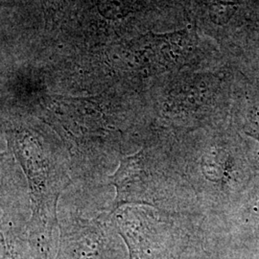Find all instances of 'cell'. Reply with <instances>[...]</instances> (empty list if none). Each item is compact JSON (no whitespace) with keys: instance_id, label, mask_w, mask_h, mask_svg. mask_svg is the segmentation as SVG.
Listing matches in <instances>:
<instances>
[{"instance_id":"6da1fadb","label":"cell","mask_w":259,"mask_h":259,"mask_svg":"<svg viewBox=\"0 0 259 259\" xmlns=\"http://www.w3.org/2000/svg\"><path fill=\"white\" fill-rule=\"evenodd\" d=\"M0 259H8L7 245L1 232H0Z\"/></svg>"}]
</instances>
